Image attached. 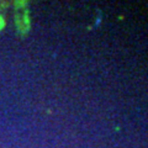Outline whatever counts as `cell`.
<instances>
[{"label": "cell", "mask_w": 148, "mask_h": 148, "mask_svg": "<svg viewBox=\"0 0 148 148\" xmlns=\"http://www.w3.org/2000/svg\"><path fill=\"white\" fill-rule=\"evenodd\" d=\"M3 26H4V20H3L1 17H0V29H1Z\"/></svg>", "instance_id": "1"}]
</instances>
